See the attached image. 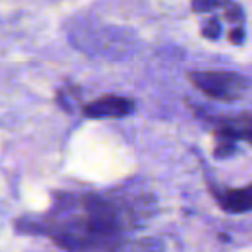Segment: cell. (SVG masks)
<instances>
[{
	"mask_svg": "<svg viewBox=\"0 0 252 252\" xmlns=\"http://www.w3.org/2000/svg\"><path fill=\"white\" fill-rule=\"evenodd\" d=\"M126 224L122 207L100 195H63L45 220V232L69 250L116 248Z\"/></svg>",
	"mask_w": 252,
	"mask_h": 252,
	"instance_id": "6da1fadb",
	"label": "cell"
},
{
	"mask_svg": "<svg viewBox=\"0 0 252 252\" xmlns=\"http://www.w3.org/2000/svg\"><path fill=\"white\" fill-rule=\"evenodd\" d=\"M187 77L197 91L224 102L240 100L250 91L248 77L232 71H191Z\"/></svg>",
	"mask_w": 252,
	"mask_h": 252,
	"instance_id": "7a4b0ae2",
	"label": "cell"
},
{
	"mask_svg": "<svg viewBox=\"0 0 252 252\" xmlns=\"http://www.w3.org/2000/svg\"><path fill=\"white\" fill-rule=\"evenodd\" d=\"M191 8L193 12H205V14L220 12L228 22H232L228 41L234 45L244 43V14H242L240 4H236L234 0H193Z\"/></svg>",
	"mask_w": 252,
	"mask_h": 252,
	"instance_id": "3957f363",
	"label": "cell"
},
{
	"mask_svg": "<svg viewBox=\"0 0 252 252\" xmlns=\"http://www.w3.org/2000/svg\"><path fill=\"white\" fill-rule=\"evenodd\" d=\"M132 112H134V100L120 94H102L83 104V114L87 118H122Z\"/></svg>",
	"mask_w": 252,
	"mask_h": 252,
	"instance_id": "277c9868",
	"label": "cell"
},
{
	"mask_svg": "<svg viewBox=\"0 0 252 252\" xmlns=\"http://www.w3.org/2000/svg\"><path fill=\"white\" fill-rule=\"evenodd\" d=\"M219 207L226 213L240 215L252 211V183L236 189H213Z\"/></svg>",
	"mask_w": 252,
	"mask_h": 252,
	"instance_id": "5b68a950",
	"label": "cell"
},
{
	"mask_svg": "<svg viewBox=\"0 0 252 252\" xmlns=\"http://www.w3.org/2000/svg\"><path fill=\"white\" fill-rule=\"evenodd\" d=\"M201 33H203L207 39H219V37H220V20L215 18V16L207 18V20L203 22V26H201Z\"/></svg>",
	"mask_w": 252,
	"mask_h": 252,
	"instance_id": "8992f818",
	"label": "cell"
}]
</instances>
